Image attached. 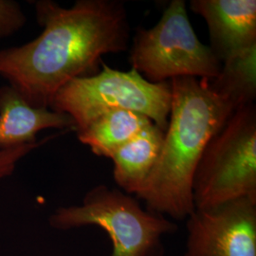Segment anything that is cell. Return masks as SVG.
<instances>
[{
	"label": "cell",
	"mask_w": 256,
	"mask_h": 256,
	"mask_svg": "<svg viewBox=\"0 0 256 256\" xmlns=\"http://www.w3.org/2000/svg\"><path fill=\"white\" fill-rule=\"evenodd\" d=\"M75 130L72 119L64 113L30 104L10 84L0 88V149L36 142L45 129Z\"/></svg>",
	"instance_id": "obj_9"
},
{
	"label": "cell",
	"mask_w": 256,
	"mask_h": 256,
	"mask_svg": "<svg viewBox=\"0 0 256 256\" xmlns=\"http://www.w3.org/2000/svg\"><path fill=\"white\" fill-rule=\"evenodd\" d=\"M26 22L27 16L18 2L0 0V38L16 34Z\"/></svg>",
	"instance_id": "obj_13"
},
{
	"label": "cell",
	"mask_w": 256,
	"mask_h": 256,
	"mask_svg": "<svg viewBox=\"0 0 256 256\" xmlns=\"http://www.w3.org/2000/svg\"><path fill=\"white\" fill-rule=\"evenodd\" d=\"M50 222L60 230L101 228L111 240V256H164V238L178 230L164 216L144 210L131 194L106 185L94 187L80 205L57 209Z\"/></svg>",
	"instance_id": "obj_3"
},
{
	"label": "cell",
	"mask_w": 256,
	"mask_h": 256,
	"mask_svg": "<svg viewBox=\"0 0 256 256\" xmlns=\"http://www.w3.org/2000/svg\"><path fill=\"white\" fill-rule=\"evenodd\" d=\"M101 64L97 74L74 79L63 86L50 108L70 116L75 131L106 112L126 110L144 115L165 132L171 111V82H149L133 68L120 72Z\"/></svg>",
	"instance_id": "obj_4"
},
{
	"label": "cell",
	"mask_w": 256,
	"mask_h": 256,
	"mask_svg": "<svg viewBox=\"0 0 256 256\" xmlns=\"http://www.w3.org/2000/svg\"><path fill=\"white\" fill-rule=\"evenodd\" d=\"M164 136V132L152 124L111 156L114 180L124 192L137 196L142 191L158 160Z\"/></svg>",
	"instance_id": "obj_10"
},
{
	"label": "cell",
	"mask_w": 256,
	"mask_h": 256,
	"mask_svg": "<svg viewBox=\"0 0 256 256\" xmlns=\"http://www.w3.org/2000/svg\"><path fill=\"white\" fill-rule=\"evenodd\" d=\"M152 124L151 120L138 112L114 110L102 114L76 133L93 154L110 158L117 149Z\"/></svg>",
	"instance_id": "obj_11"
},
{
	"label": "cell",
	"mask_w": 256,
	"mask_h": 256,
	"mask_svg": "<svg viewBox=\"0 0 256 256\" xmlns=\"http://www.w3.org/2000/svg\"><path fill=\"white\" fill-rule=\"evenodd\" d=\"M218 75L209 79L212 88L236 110L256 97V45L223 62Z\"/></svg>",
	"instance_id": "obj_12"
},
{
	"label": "cell",
	"mask_w": 256,
	"mask_h": 256,
	"mask_svg": "<svg viewBox=\"0 0 256 256\" xmlns=\"http://www.w3.org/2000/svg\"><path fill=\"white\" fill-rule=\"evenodd\" d=\"M171 111L155 166L138 198L147 209L176 220L194 210L192 180L202 154L236 111L214 92L209 79L178 77L170 81Z\"/></svg>",
	"instance_id": "obj_2"
},
{
	"label": "cell",
	"mask_w": 256,
	"mask_h": 256,
	"mask_svg": "<svg viewBox=\"0 0 256 256\" xmlns=\"http://www.w3.org/2000/svg\"><path fill=\"white\" fill-rule=\"evenodd\" d=\"M129 61L133 70L156 84L178 77L214 79L222 66L196 36L183 0L171 1L154 27L138 30Z\"/></svg>",
	"instance_id": "obj_6"
},
{
	"label": "cell",
	"mask_w": 256,
	"mask_h": 256,
	"mask_svg": "<svg viewBox=\"0 0 256 256\" xmlns=\"http://www.w3.org/2000/svg\"><path fill=\"white\" fill-rule=\"evenodd\" d=\"M34 8L42 32L22 46L0 50V76L32 106L50 108L66 84L99 72L102 55L128 50L122 1L78 0L64 8L39 0Z\"/></svg>",
	"instance_id": "obj_1"
},
{
	"label": "cell",
	"mask_w": 256,
	"mask_h": 256,
	"mask_svg": "<svg viewBox=\"0 0 256 256\" xmlns=\"http://www.w3.org/2000/svg\"><path fill=\"white\" fill-rule=\"evenodd\" d=\"M190 8L207 23L220 62L256 45V0H192Z\"/></svg>",
	"instance_id": "obj_8"
},
{
	"label": "cell",
	"mask_w": 256,
	"mask_h": 256,
	"mask_svg": "<svg viewBox=\"0 0 256 256\" xmlns=\"http://www.w3.org/2000/svg\"><path fill=\"white\" fill-rule=\"evenodd\" d=\"M196 209L241 198L256 200V108L236 110L212 138L192 180Z\"/></svg>",
	"instance_id": "obj_5"
},
{
	"label": "cell",
	"mask_w": 256,
	"mask_h": 256,
	"mask_svg": "<svg viewBox=\"0 0 256 256\" xmlns=\"http://www.w3.org/2000/svg\"><path fill=\"white\" fill-rule=\"evenodd\" d=\"M186 220L184 256H256V200L194 209Z\"/></svg>",
	"instance_id": "obj_7"
},
{
	"label": "cell",
	"mask_w": 256,
	"mask_h": 256,
	"mask_svg": "<svg viewBox=\"0 0 256 256\" xmlns=\"http://www.w3.org/2000/svg\"><path fill=\"white\" fill-rule=\"evenodd\" d=\"M48 138L10 149H0V180L14 174L19 162L32 151L45 144Z\"/></svg>",
	"instance_id": "obj_14"
}]
</instances>
